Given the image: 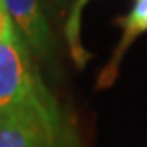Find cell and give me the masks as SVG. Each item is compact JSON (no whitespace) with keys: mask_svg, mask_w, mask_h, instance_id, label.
Segmentation results:
<instances>
[{"mask_svg":"<svg viewBox=\"0 0 147 147\" xmlns=\"http://www.w3.org/2000/svg\"><path fill=\"white\" fill-rule=\"evenodd\" d=\"M19 33L0 42V117L34 126L46 147H82L75 122L61 107Z\"/></svg>","mask_w":147,"mask_h":147,"instance_id":"obj_1","label":"cell"},{"mask_svg":"<svg viewBox=\"0 0 147 147\" xmlns=\"http://www.w3.org/2000/svg\"><path fill=\"white\" fill-rule=\"evenodd\" d=\"M4 6L31 52L40 57H50L54 40L42 0H4Z\"/></svg>","mask_w":147,"mask_h":147,"instance_id":"obj_2","label":"cell"},{"mask_svg":"<svg viewBox=\"0 0 147 147\" xmlns=\"http://www.w3.org/2000/svg\"><path fill=\"white\" fill-rule=\"evenodd\" d=\"M115 25L120 29V38L115 46L109 61L103 65V69L98 75V82H96L98 90H105V88L113 86L119 76L120 63L124 59L126 52L142 34L147 33V0H132L130 10L124 16L117 17Z\"/></svg>","mask_w":147,"mask_h":147,"instance_id":"obj_3","label":"cell"},{"mask_svg":"<svg viewBox=\"0 0 147 147\" xmlns=\"http://www.w3.org/2000/svg\"><path fill=\"white\" fill-rule=\"evenodd\" d=\"M90 0H73V4L69 6L65 23H63V36L67 42V50L71 54V59L78 69H84L86 63L92 59V54L84 48L80 38V29H82V11L84 6Z\"/></svg>","mask_w":147,"mask_h":147,"instance_id":"obj_4","label":"cell"},{"mask_svg":"<svg viewBox=\"0 0 147 147\" xmlns=\"http://www.w3.org/2000/svg\"><path fill=\"white\" fill-rule=\"evenodd\" d=\"M0 147H46L34 126L16 117H0Z\"/></svg>","mask_w":147,"mask_h":147,"instance_id":"obj_5","label":"cell"},{"mask_svg":"<svg viewBox=\"0 0 147 147\" xmlns=\"http://www.w3.org/2000/svg\"><path fill=\"white\" fill-rule=\"evenodd\" d=\"M13 33H17L16 25H13V21H11L8 10H6L4 6H0V42L6 40V38H10Z\"/></svg>","mask_w":147,"mask_h":147,"instance_id":"obj_6","label":"cell"},{"mask_svg":"<svg viewBox=\"0 0 147 147\" xmlns=\"http://www.w3.org/2000/svg\"><path fill=\"white\" fill-rule=\"evenodd\" d=\"M71 4H73V0H42V6L48 17H59V13L69 10Z\"/></svg>","mask_w":147,"mask_h":147,"instance_id":"obj_7","label":"cell"},{"mask_svg":"<svg viewBox=\"0 0 147 147\" xmlns=\"http://www.w3.org/2000/svg\"><path fill=\"white\" fill-rule=\"evenodd\" d=\"M0 6H4V0H0ZM4 8H6V6H4Z\"/></svg>","mask_w":147,"mask_h":147,"instance_id":"obj_8","label":"cell"}]
</instances>
